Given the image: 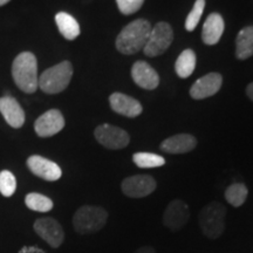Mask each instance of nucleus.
<instances>
[{"label":"nucleus","instance_id":"nucleus-18","mask_svg":"<svg viewBox=\"0 0 253 253\" xmlns=\"http://www.w3.org/2000/svg\"><path fill=\"white\" fill-rule=\"evenodd\" d=\"M224 19L219 13H211L205 20L202 31V40L205 45L212 46L218 43L224 33Z\"/></svg>","mask_w":253,"mask_h":253},{"label":"nucleus","instance_id":"nucleus-30","mask_svg":"<svg viewBox=\"0 0 253 253\" xmlns=\"http://www.w3.org/2000/svg\"><path fill=\"white\" fill-rule=\"evenodd\" d=\"M11 1V0H0V6H4L7 4V2Z\"/></svg>","mask_w":253,"mask_h":253},{"label":"nucleus","instance_id":"nucleus-26","mask_svg":"<svg viewBox=\"0 0 253 253\" xmlns=\"http://www.w3.org/2000/svg\"><path fill=\"white\" fill-rule=\"evenodd\" d=\"M204 7H205V0H196L194 8L190 11V13L188 14L185 20V30L188 32H192L197 27V25L201 20L202 14L204 12Z\"/></svg>","mask_w":253,"mask_h":253},{"label":"nucleus","instance_id":"nucleus-27","mask_svg":"<svg viewBox=\"0 0 253 253\" xmlns=\"http://www.w3.org/2000/svg\"><path fill=\"white\" fill-rule=\"evenodd\" d=\"M144 0H116V4L122 14L130 15L142 7Z\"/></svg>","mask_w":253,"mask_h":253},{"label":"nucleus","instance_id":"nucleus-7","mask_svg":"<svg viewBox=\"0 0 253 253\" xmlns=\"http://www.w3.org/2000/svg\"><path fill=\"white\" fill-rule=\"evenodd\" d=\"M94 135L101 145L110 150L123 149L130 142V136L128 132L119 126L108 125V123L96 126Z\"/></svg>","mask_w":253,"mask_h":253},{"label":"nucleus","instance_id":"nucleus-25","mask_svg":"<svg viewBox=\"0 0 253 253\" xmlns=\"http://www.w3.org/2000/svg\"><path fill=\"white\" fill-rule=\"evenodd\" d=\"M17 190V179L8 170L0 171V194L4 197H11Z\"/></svg>","mask_w":253,"mask_h":253},{"label":"nucleus","instance_id":"nucleus-17","mask_svg":"<svg viewBox=\"0 0 253 253\" xmlns=\"http://www.w3.org/2000/svg\"><path fill=\"white\" fill-rule=\"evenodd\" d=\"M0 113L12 128H21L24 126L25 112L14 97H0Z\"/></svg>","mask_w":253,"mask_h":253},{"label":"nucleus","instance_id":"nucleus-10","mask_svg":"<svg viewBox=\"0 0 253 253\" xmlns=\"http://www.w3.org/2000/svg\"><path fill=\"white\" fill-rule=\"evenodd\" d=\"M189 219L190 210L188 204L184 201L175 199L168 204L163 214L164 226L171 230L172 232H177L188 224Z\"/></svg>","mask_w":253,"mask_h":253},{"label":"nucleus","instance_id":"nucleus-13","mask_svg":"<svg viewBox=\"0 0 253 253\" xmlns=\"http://www.w3.org/2000/svg\"><path fill=\"white\" fill-rule=\"evenodd\" d=\"M223 84V78L219 73H209L199 78L190 88V96L194 100H204L217 94Z\"/></svg>","mask_w":253,"mask_h":253},{"label":"nucleus","instance_id":"nucleus-1","mask_svg":"<svg viewBox=\"0 0 253 253\" xmlns=\"http://www.w3.org/2000/svg\"><path fill=\"white\" fill-rule=\"evenodd\" d=\"M151 24L145 19H136L122 28L116 38V48L125 55L138 53L147 45L151 32Z\"/></svg>","mask_w":253,"mask_h":253},{"label":"nucleus","instance_id":"nucleus-11","mask_svg":"<svg viewBox=\"0 0 253 253\" xmlns=\"http://www.w3.org/2000/svg\"><path fill=\"white\" fill-rule=\"evenodd\" d=\"M26 163L33 175L45 179L47 182H55L62 176L61 168L58 164L48 158L39 156V155H33V156L28 157Z\"/></svg>","mask_w":253,"mask_h":253},{"label":"nucleus","instance_id":"nucleus-24","mask_svg":"<svg viewBox=\"0 0 253 253\" xmlns=\"http://www.w3.org/2000/svg\"><path fill=\"white\" fill-rule=\"evenodd\" d=\"M132 162L142 169H151L166 164V160L162 156L153 153H136L132 155Z\"/></svg>","mask_w":253,"mask_h":253},{"label":"nucleus","instance_id":"nucleus-3","mask_svg":"<svg viewBox=\"0 0 253 253\" xmlns=\"http://www.w3.org/2000/svg\"><path fill=\"white\" fill-rule=\"evenodd\" d=\"M226 212L225 205L219 202H211L202 209L198 221L205 237L217 239L223 235L225 230Z\"/></svg>","mask_w":253,"mask_h":253},{"label":"nucleus","instance_id":"nucleus-20","mask_svg":"<svg viewBox=\"0 0 253 253\" xmlns=\"http://www.w3.org/2000/svg\"><path fill=\"white\" fill-rule=\"evenodd\" d=\"M55 23L60 33L67 40H74L80 36V25L77 19L66 12H59L55 15Z\"/></svg>","mask_w":253,"mask_h":253},{"label":"nucleus","instance_id":"nucleus-2","mask_svg":"<svg viewBox=\"0 0 253 253\" xmlns=\"http://www.w3.org/2000/svg\"><path fill=\"white\" fill-rule=\"evenodd\" d=\"M12 77L19 89L24 93L33 94L39 88L36 55L31 52L20 53L12 65Z\"/></svg>","mask_w":253,"mask_h":253},{"label":"nucleus","instance_id":"nucleus-6","mask_svg":"<svg viewBox=\"0 0 253 253\" xmlns=\"http://www.w3.org/2000/svg\"><path fill=\"white\" fill-rule=\"evenodd\" d=\"M173 41V31L171 25L161 21L151 28L149 39L144 46L143 53L149 58L162 55L169 48Z\"/></svg>","mask_w":253,"mask_h":253},{"label":"nucleus","instance_id":"nucleus-19","mask_svg":"<svg viewBox=\"0 0 253 253\" xmlns=\"http://www.w3.org/2000/svg\"><path fill=\"white\" fill-rule=\"evenodd\" d=\"M253 55V26H246L240 30L236 39V58L248 60Z\"/></svg>","mask_w":253,"mask_h":253},{"label":"nucleus","instance_id":"nucleus-14","mask_svg":"<svg viewBox=\"0 0 253 253\" xmlns=\"http://www.w3.org/2000/svg\"><path fill=\"white\" fill-rule=\"evenodd\" d=\"M131 78L138 87L147 90L156 89L160 84V75L145 61H136L132 65Z\"/></svg>","mask_w":253,"mask_h":253},{"label":"nucleus","instance_id":"nucleus-28","mask_svg":"<svg viewBox=\"0 0 253 253\" xmlns=\"http://www.w3.org/2000/svg\"><path fill=\"white\" fill-rule=\"evenodd\" d=\"M134 253H156V251H155V249L151 248V246H143V248L136 250Z\"/></svg>","mask_w":253,"mask_h":253},{"label":"nucleus","instance_id":"nucleus-22","mask_svg":"<svg viewBox=\"0 0 253 253\" xmlns=\"http://www.w3.org/2000/svg\"><path fill=\"white\" fill-rule=\"evenodd\" d=\"M249 190L244 183H233L225 190V199L233 208H240L246 202Z\"/></svg>","mask_w":253,"mask_h":253},{"label":"nucleus","instance_id":"nucleus-4","mask_svg":"<svg viewBox=\"0 0 253 253\" xmlns=\"http://www.w3.org/2000/svg\"><path fill=\"white\" fill-rule=\"evenodd\" d=\"M108 212L101 207L84 205L73 216V227L80 235L95 233L106 225Z\"/></svg>","mask_w":253,"mask_h":253},{"label":"nucleus","instance_id":"nucleus-21","mask_svg":"<svg viewBox=\"0 0 253 253\" xmlns=\"http://www.w3.org/2000/svg\"><path fill=\"white\" fill-rule=\"evenodd\" d=\"M196 53L192 49H184L175 62V71L179 78L186 79L192 75L196 68Z\"/></svg>","mask_w":253,"mask_h":253},{"label":"nucleus","instance_id":"nucleus-5","mask_svg":"<svg viewBox=\"0 0 253 253\" xmlns=\"http://www.w3.org/2000/svg\"><path fill=\"white\" fill-rule=\"evenodd\" d=\"M73 77V66L69 61H62L46 69L39 78V88L46 94L61 93L68 87Z\"/></svg>","mask_w":253,"mask_h":253},{"label":"nucleus","instance_id":"nucleus-15","mask_svg":"<svg viewBox=\"0 0 253 253\" xmlns=\"http://www.w3.org/2000/svg\"><path fill=\"white\" fill-rule=\"evenodd\" d=\"M110 108L126 118H137L142 114V104L134 97L123 93H113L109 96Z\"/></svg>","mask_w":253,"mask_h":253},{"label":"nucleus","instance_id":"nucleus-8","mask_svg":"<svg viewBox=\"0 0 253 253\" xmlns=\"http://www.w3.org/2000/svg\"><path fill=\"white\" fill-rule=\"evenodd\" d=\"M33 229L37 235L53 249L60 248L65 240V231H63L61 224L54 218H39L34 221Z\"/></svg>","mask_w":253,"mask_h":253},{"label":"nucleus","instance_id":"nucleus-9","mask_svg":"<svg viewBox=\"0 0 253 253\" xmlns=\"http://www.w3.org/2000/svg\"><path fill=\"white\" fill-rule=\"evenodd\" d=\"M157 183L150 175H135L126 177L122 181L121 189L126 197L143 198L153 194Z\"/></svg>","mask_w":253,"mask_h":253},{"label":"nucleus","instance_id":"nucleus-29","mask_svg":"<svg viewBox=\"0 0 253 253\" xmlns=\"http://www.w3.org/2000/svg\"><path fill=\"white\" fill-rule=\"evenodd\" d=\"M246 95H248L249 99L253 102V82L249 84L248 87H246Z\"/></svg>","mask_w":253,"mask_h":253},{"label":"nucleus","instance_id":"nucleus-23","mask_svg":"<svg viewBox=\"0 0 253 253\" xmlns=\"http://www.w3.org/2000/svg\"><path fill=\"white\" fill-rule=\"evenodd\" d=\"M25 204L32 211L37 212H48L53 209L52 199L38 192H31L25 197Z\"/></svg>","mask_w":253,"mask_h":253},{"label":"nucleus","instance_id":"nucleus-16","mask_svg":"<svg viewBox=\"0 0 253 253\" xmlns=\"http://www.w3.org/2000/svg\"><path fill=\"white\" fill-rule=\"evenodd\" d=\"M197 147V140L194 135L177 134L170 136L161 143V150L167 154L177 155L190 153Z\"/></svg>","mask_w":253,"mask_h":253},{"label":"nucleus","instance_id":"nucleus-12","mask_svg":"<svg viewBox=\"0 0 253 253\" xmlns=\"http://www.w3.org/2000/svg\"><path fill=\"white\" fill-rule=\"evenodd\" d=\"M65 126V119L58 109L43 113L34 123V130L40 137H50L60 132Z\"/></svg>","mask_w":253,"mask_h":253}]
</instances>
